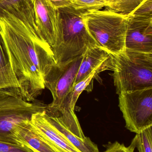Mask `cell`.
I'll return each mask as SVG.
<instances>
[{"instance_id": "6da1fadb", "label": "cell", "mask_w": 152, "mask_h": 152, "mask_svg": "<svg viewBox=\"0 0 152 152\" xmlns=\"http://www.w3.org/2000/svg\"><path fill=\"white\" fill-rule=\"evenodd\" d=\"M0 30L21 96L34 102L45 88V77L56 64L51 48L37 31L3 11Z\"/></svg>"}, {"instance_id": "e0dca14e", "label": "cell", "mask_w": 152, "mask_h": 152, "mask_svg": "<svg viewBox=\"0 0 152 152\" xmlns=\"http://www.w3.org/2000/svg\"><path fill=\"white\" fill-rule=\"evenodd\" d=\"M131 143L139 152H152V126L137 133Z\"/></svg>"}, {"instance_id": "7a4b0ae2", "label": "cell", "mask_w": 152, "mask_h": 152, "mask_svg": "<svg viewBox=\"0 0 152 152\" xmlns=\"http://www.w3.org/2000/svg\"><path fill=\"white\" fill-rule=\"evenodd\" d=\"M86 11L72 6L56 10L57 23L52 47L58 65L83 55L88 48L97 45L85 24Z\"/></svg>"}, {"instance_id": "d6986e66", "label": "cell", "mask_w": 152, "mask_h": 152, "mask_svg": "<svg viewBox=\"0 0 152 152\" xmlns=\"http://www.w3.org/2000/svg\"><path fill=\"white\" fill-rule=\"evenodd\" d=\"M21 97L15 92L0 90V108L18 102Z\"/></svg>"}, {"instance_id": "9c48e42d", "label": "cell", "mask_w": 152, "mask_h": 152, "mask_svg": "<svg viewBox=\"0 0 152 152\" xmlns=\"http://www.w3.org/2000/svg\"><path fill=\"white\" fill-rule=\"evenodd\" d=\"M32 125L39 134L57 152H81L61 135L51 125L45 110L32 115Z\"/></svg>"}, {"instance_id": "d4e9b609", "label": "cell", "mask_w": 152, "mask_h": 152, "mask_svg": "<svg viewBox=\"0 0 152 152\" xmlns=\"http://www.w3.org/2000/svg\"><path fill=\"white\" fill-rule=\"evenodd\" d=\"M1 1V0H0V1Z\"/></svg>"}, {"instance_id": "ac0fdd59", "label": "cell", "mask_w": 152, "mask_h": 152, "mask_svg": "<svg viewBox=\"0 0 152 152\" xmlns=\"http://www.w3.org/2000/svg\"><path fill=\"white\" fill-rule=\"evenodd\" d=\"M71 6L77 10H84L86 11L99 10L107 4L103 0H69Z\"/></svg>"}, {"instance_id": "5bb4252c", "label": "cell", "mask_w": 152, "mask_h": 152, "mask_svg": "<svg viewBox=\"0 0 152 152\" xmlns=\"http://www.w3.org/2000/svg\"><path fill=\"white\" fill-rule=\"evenodd\" d=\"M19 88L0 30V90L14 91L21 94Z\"/></svg>"}, {"instance_id": "cb8c5ba5", "label": "cell", "mask_w": 152, "mask_h": 152, "mask_svg": "<svg viewBox=\"0 0 152 152\" xmlns=\"http://www.w3.org/2000/svg\"><path fill=\"white\" fill-rule=\"evenodd\" d=\"M103 1H104L105 3H106L107 6V5H108V4H109V0H103Z\"/></svg>"}, {"instance_id": "8fae6325", "label": "cell", "mask_w": 152, "mask_h": 152, "mask_svg": "<svg viewBox=\"0 0 152 152\" xmlns=\"http://www.w3.org/2000/svg\"><path fill=\"white\" fill-rule=\"evenodd\" d=\"M113 62V55L102 47L96 45L88 48L83 54L74 86L97 68Z\"/></svg>"}, {"instance_id": "5b68a950", "label": "cell", "mask_w": 152, "mask_h": 152, "mask_svg": "<svg viewBox=\"0 0 152 152\" xmlns=\"http://www.w3.org/2000/svg\"><path fill=\"white\" fill-rule=\"evenodd\" d=\"M119 106L127 129L137 133L152 126V88L120 93Z\"/></svg>"}, {"instance_id": "277c9868", "label": "cell", "mask_w": 152, "mask_h": 152, "mask_svg": "<svg viewBox=\"0 0 152 152\" xmlns=\"http://www.w3.org/2000/svg\"><path fill=\"white\" fill-rule=\"evenodd\" d=\"M128 17L110 11H86L84 19L97 45L115 56L125 50Z\"/></svg>"}, {"instance_id": "7c38bea8", "label": "cell", "mask_w": 152, "mask_h": 152, "mask_svg": "<svg viewBox=\"0 0 152 152\" xmlns=\"http://www.w3.org/2000/svg\"><path fill=\"white\" fill-rule=\"evenodd\" d=\"M30 120L16 126L13 133L15 141L35 152H57L37 133Z\"/></svg>"}, {"instance_id": "8992f818", "label": "cell", "mask_w": 152, "mask_h": 152, "mask_svg": "<svg viewBox=\"0 0 152 152\" xmlns=\"http://www.w3.org/2000/svg\"><path fill=\"white\" fill-rule=\"evenodd\" d=\"M83 55L60 65L55 64L46 76L45 87L50 90L53 97L52 102L46 108L47 114L55 115L62 109L66 97L74 86Z\"/></svg>"}, {"instance_id": "30bf717a", "label": "cell", "mask_w": 152, "mask_h": 152, "mask_svg": "<svg viewBox=\"0 0 152 152\" xmlns=\"http://www.w3.org/2000/svg\"><path fill=\"white\" fill-rule=\"evenodd\" d=\"M33 1L37 32L41 38L52 48L54 44L57 23L56 10L46 0Z\"/></svg>"}, {"instance_id": "ffe728a7", "label": "cell", "mask_w": 152, "mask_h": 152, "mask_svg": "<svg viewBox=\"0 0 152 152\" xmlns=\"http://www.w3.org/2000/svg\"><path fill=\"white\" fill-rule=\"evenodd\" d=\"M0 152H35L23 145L0 141Z\"/></svg>"}, {"instance_id": "7402d4cb", "label": "cell", "mask_w": 152, "mask_h": 152, "mask_svg": "<svg viewBox=\"0 0 152 152\" xmlns=\"http://www.w3.org/2000/svg\"><path fill=\"white\" fill-rule=\"evenodd\" d=\"M105 147L106 150L103 152H134L136 148L132 143L127 147L124 144L120 143L117 141L113 143H109Z\"/></svg>"}, {"instance_id": "3957f363", "label": "cell", "mask_w": 152, "mask_h": 152, "mask_svg": "<svg viewBox=\"0 0 152 152\" xmlns=\"http://www.w3.org/2000/svg\"><path fill=\"white\" fill-rule=\"evenodd\" d=\"M113 71L118 95L152 88V53L125 50L113 56Z\"/></svg>"}, {"instance_id": "2e32d148", "label": "cell", "mask_w": 152, "mask_h": 152, "mask_svg": "<svg viewBox=\"0 0 152 152\" xmlns=\"http://www.w3.org/2000/svg\"><path fill=\"white\" fill-rule=\"evenodd\" d=\"M145 0H109L106 10L128 17Z\"/></svg>"}, {"instance_id": "4fadbf2b", "label": "cell", "mask_w": 152, "mask_h": 152, "mask_svg": "<svg viewBox=\"0 0 152 152\" xmlns=\"http://www.w3.org/2000/svg\"><path fill=\"white\" fill-rule=\"evenodd\" d=\"M2 11L12 14L29 28L37 32L33 0H1L0 11Z\"/></svg>"}, {"instance_id": "9a60e30c", "label": "cell", "mask_w": 152, "mask_h": 152, "mask_svg": "<svg viewBox=\"0 0 152 152\" xmlns=\"http://www.w3.org/2000/svg\"><path fill=\"white\" fill-rule=\"evenodd\" d=\"M46 114L48 121L55 130L79 151L100 152L97 145L93 142L89 137H87L85 140H82L62 126L55 118L46 113Z\"/></svg>"}, {"instance_id": "52a82bcc", "label": "cell", "mask_w": 152, "mask_h": 152, "mask_svg": "<svg viewBox=\"0 0 152 152\" xmlns=\"http://www.w3.org/2000/svg\"><path fill=\"white\" fill-rule=\"evenodd\" d=\"M46 105L37 100H23L0 108V141L18 144L13 135L16 126L30 120L34 113L45 110Z\"/></svg>"}, {"instance_id": "ba28073f", "label": "cell", "mask_w": 152, "mask_h": 152, "mask_svg": "<svg viewBox=\"0 0 152 152\" xmlns=\"http://www.w3.org/2000/svg\"><path fill=\"white\" fill-rule=\"evenodd\" d=\"M125 50L152 53V18L128 17Z\"/></svg>"}, {"instance_id": "603a6c76", "label": "cell", "mask_w": 152, "mask_h": 152, "mask_svg": "<svg viewBox=\"0 0 152 152\" xmlns=\"http://www.w3.org/2000/svg\"><path fill=\"white\" fill-rule=\"evenodd\" d=\"M54 9L64 8L71 6L69 0H46Z\"/></svg>"}, {"instance_id": "44dd1931", "label": "cell", "mask_w": 152, "mask_h": 152, "mask_svg": "<svg viewBox=\"0 0 152 152\" xmlns=\"http://www.w3.org/2000/svg\"><path fill=\"white\" fill-rule=\"evenodd\" d=\"M131 15L143 18H152V0H145Z\"/></svg>"}]
</instances>
